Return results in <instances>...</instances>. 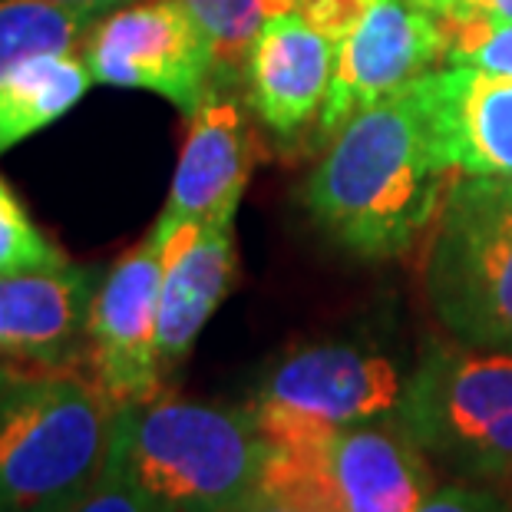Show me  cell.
Masks as SVG:
<instances>
[{"label":"cell","mask_w":512,"mask_h":512,"mask_svg":"<svg viewBox=\"0 0 512 512\" xmlns=\"http://www.w3.org/2000/svg\"><path fill=\"white\" fill-rule=\"evenodd\" d=\"M119 403L90 374L0 380V512H60L113 453Z\"/></svg>","instance_id":"cell-3"},{"label":"cell","mask_w":512,"mask_h":512,"mask_svg":"<svg viewBox=\"0 0 512 512\" xmlns=\"http://www.w3.org/2000/svg\"><path fill=\"white\" fill-rule=\"evenodd\" d=\"M450 27L420 0H370L357 27L341 40L321 136H334L364 106L403 90L446 63Z\"/></svg>","instance_id":"cell-10"},{"label":"cell","mask_w":512,"mask_h":512,"mask_svg":"<svg viewBox=\"0 0 512 512\" xmlns=\"http://www.w3.org/2000/svg\"><path fill=\"white\" fill-rule=\"evenodd\" d=\"M417 512H512L506 496L493 486H476V483H440L427 503Z\"/></svg>","instance_id":"cell-22"},{"label":"cell","mask_w":512,"mask_h":512,"mask_svg":"<svg viewBox=\"0 0 512 512\" xmlns=\"http://www.w3.org/2000/svg\"><path fill=\"white\" fill-rule=\"evenodd\" d=\"M423 294L443 334L512 351V179L453 176L423 258Z\"/></svg>","instance_id":"cell-5"},{"label":"cell","mask_w":512,"mask_h":512,"mask_svg":"<svg viewBox=\"0 0 512 512\" xmlns=\"http://www.w3.org/2000/svg\"><path fill=\"white\" fill-rule=\"evenodd\" d=\"M460 17H493L512 20V0H463ZM456 20V17H453Z\"/></svg>","instance_id":"cell-24"},{"label":"cell","mask_w":512,"mask_h":512,"mask_svg":"<svg viewBox=\"0 0 512 512\" xmlns=\"http://www.w3.org/2000/svg\"><path fill=\"white\" fill-rule=\"evenodd\" d=\"M70 512H176V509H169L162 499L152 496L146 486H139L133 473L123 466V460L110 453L100 476L70 506Z\"/></svg>","instance_id":"cell-21"},{"label":"cell","mask_w":512,"mask_h":512,"mask_svg":"<svg viewBox=\"0 0 512 512\" xmlns=\"http://www.w3.org/2000/svg\"><path fill=\"white\" fill-rule=\"evenodd\" d=\"M93 83L73 50H43L0 73V156L67 116Z\"/></svg>","instance_id":"cell-16"},{"label":"cell","mask_w":512,"mask_h":512,"mask_svg":"<svg viewBox=\"0 0 512 512\" xmlns=\"http://www.w3.org/2000/svg\"><path fill=\"white\" fill-rule=\"evenodd\" d=\"M238 512H308V509H301V506H294V503H285V499L268 496V493H261V489H258V493L248 499V503Z\"/></svg>","instance_id":"cell-25"},{"label":"cell","mask_w":512,"mask_h":512,"mask_svg":"<svg viewBox=\"0 0 512 512\" xmlns=\"http://www.w3.org/2000/svg\"><path fill=\"white\" fill-rule=\"evenodd\" d=\"M60 512H70V509H60Z\"/></svg>","instance_id":"cell-30"},{"label":"cell","mask_w":512,"mask_h":512,"mask_svg":"<svg viewBox=\"0 0 512 512\" xmlns=\"http://www.w3.org/2000/svg\"><path fill=\"white\" fill-rule=\"evenodd\" d=\"M397 420L440 476L499 489L512 476V351L430 337Z\"/></svg>","instance_id":"cell-4"},{"label":"cell","mask_w":512,"mask_h":512,"mask_svg":"<svg viewBox=\"0 0 512 512\" xmlns=\"http://www.w3.org/2000/svg\"><path fill=\"white\" fill-rule=\"evenodd\" d=\"M446 27H450V50H446L450 67L512 80V20L456 17L446 20Z\"/></svg>","instance_id":"cell-20"},{"label":"cell","mask_w":512,"mask_h":512,"mask_svg":"<svg viewBox=\"0 0 512 512\" xmlns=\"http://www.w3.org/2000/svg\"><path fill=\"white\" fill-rule=\"evenodd\" d=\"M103 14L50 0H0V73L43 50H80Z\"/></svg>","instance_id":"cell-17"},{"label":"cell","mask_w":512,"mask_h":512,"mask_svg":"<svg viewBox=\"0 0 512 512\" xmlns=\"http://www.w3.org/2000/svg\"><path fill=\"white\" fill-rule=\"evenodd\" d=\"M294 10H301L314 27H321L324 34L334 40H344L357 27V20L364 17L370 0H291Z\"/></svg>","instance_id":"cell-23"},{"label":"cell","mask_w":512,"mask_h":512,"mask_svg":"<svg viewBox=\"0 0 512 512\" xmlns=\"http://www.w3.org/2000/svg\"><path fill=\"white\" fill-rule=\"evenodd\" d=\"M50 4L90 7V10H100V14H110V10H116V7H126V4H136V0H50Z\"/></svg>","instance_id":"cell-26"},{"label":"cell","mask_w":512,"mask_h":512,"mask_svg":"<svg viewBox=\"0 0 512 512\" xmlns=\"http://www.w3.org/2000/svg\"><path fill=\"white\" fill-rule=\"evenodd\" d=\"M113 453L139 486L176 512H238L258 493L268 440L248 407L162 390L119 407Z\"/></svg>","instance_id":"cell-2"},{"label":"cell","mask_w":512,"mask_h":512,"mask_svg":"<svg viewBox=\"0 0 512 512\" xmlns=\"http://www.w3.org/2000/svg\"><path fill=\"white\" fill-rule=\"evenodd\" d=\"M420 4L430 7V10H437V14L446 17V20L460 17V10H463V0H420Z\"/></svg>","instance_id":"cell-27"},{"label":"cell","mask_w":512,"mask_h":512,"mask_svg":"<svg viewBox=\"0 0 512 512\" xmlns=\"http://www.w3.org/2000/svg\"><path fill=\"white\" fill-rule=\"evenodd\" d=\"M205 30L215 60L212 90H232L245 83L248 53H252L261 27L275 14L291 10V0H179Z\"/></svg>","instance_id":"cell-18"},{"label":"cell","mask_w":512,"mask_h":512,"mask_svg":"<svg viewBox=\"0 0 512 512\" xmlns=\"http://www.w3.org/2000/svg\"><path fill=\"white\" fill-rule=\"evenodd\" d=\"M162 245L156 235L106 268L90 314V377L119 407L166 390L159 364Z\"/></svg>","instance_id":"cell-9"},{"label":"cell","mask_w":512,"mask_h":512,"mask_svg":"<svg viewBox=\"0 0 512 512\" xmlns=\"http://www.w3.org/2000/svg\"><path fill=\"white\" fill-rule=\"evenodd\" d=\"M80 57L96 83L159 93L185 116L215 86L209 37L179 0H136L103 14Z\"/></svg>","instance_id":"cell-8"},{"label":"cell","mask_w":512,"mask_h":512,"mask_svg":"<svg viewBox=\"0 0 512 512\" xmlns=\"http://www.w3.org/2000/svg\"><path fill=\"white\" fill-rule=\"evenodd\" d=\"M67 252L34 222L4 176H0V278L67 265Z\"/></svg>","instance_id":"cell-19"},{"label":"cell","mask_w":512,"mask_h":512,"mask_svg":"<svg viewBox=\"0 0 512 512\" xmlns=\"http://www.w3.org/2000/svg\"><path fill=\"white\" fill-rule=\"evenodd\" d=\"M450 179L427 96L413 80L337 129L304 185V205L334 245L384 261L433 228Z\"/></svg>","instance_id":"cell-1"},{"label":"cell","mask_w":512,"mask_h":512,"mask_svg":"<svg viewBox=\"0 0 512 512\" xmlns=\"http://www.w3.org/2000/svg\"><path fill=\"white\" fill-rule=\"evenodd\" d=\"M255 166V133L232 90H212L189 116L166 209L156 222L225 225L235 222L238 202Z\"/></svg>","instance_id":"cell-13"},{"label":"cell","mask_w":512,"mask_h":512,"mask_svg":"<svg viewBox=\"0 0 512 512\" xmlns=\"http://www.w3.org/2000/svg\"><path fill=\"white\" fill-rule=\"evenodd\" d=\"M420 86L446 166L512 179V80L446 63L423 73Z\"/></svg>","instance_id":"cell-15"},{"label":"cell","mask_w":512,"mask_h":512,"mask_svg":"<svg viewBox=\"0 0 512 512\" xmlns=\"http://www.w3.org/2000/svg\"><path fill=\"white\" fill-rule=\"evenodd\" d=\"M103 275L67 261L0 278V354L30 374H90V314Z\"/></svg>","instance_id":"cell-11"},{"label":"cell","mask_w":512,"mask_h":512,"mask_svg":"<svg viewBox=\"0 0 512 512\" xmlns=\"http://www.w3.org/2000/svg\"><path fill=\"white\" fill-rule=\"evenodd\" d=\"M341 40L314 27L301 10L275 14L248 53L252 110L275 136H298L324 110L337 73Z\"/></svg>","instance_id":"cell-14"},{"label":"cell","mask_w":512,"mask_h":512,"mask_svg":"<svg viewBox=\"0 0 512 512\" xmlns=\"http://www.w3.org/2000/svg\"><path fill=\"white\" fill-rule=\"evenodd\" d=\"M24 374H30V370L17 367L14 361H7V357L0 354V380H14V377H24Z\"/></svg>","instance_id":"cell-28"},{"label":"cell","mask_w":512,"mask_h":512,"mask_svg":"<svg viewBox=\"0 0 512 512\" xmlns=\"http://www.w3.org/2000/svg\"><path fill=\"white\" fill-rule=\"evenodd\" d=\"M162 245L159 364L166 380L189 361L195 341L238 278L235 222H179L149 228Z\"/></svg>","instance_id":"cell-12"},{"label":"cell","mask_w":512,"mask_h":512,"mask_svg":"<svg viewBox=\"0 0 512 512\" xmlns=\"http://www.w3.org/2000/svg\"><path fill=\"white\" fill-rule=\"evenodd\" d=\"M499 493H503V496H506V503L512 506V476L506 479V483H503V486H499Z\"/></svg>","instance_id":"cell-29"},{"label":"cell","mask_w":512,"mask_h":512,"mask_svg":"<svg viewBox=\"0 0 512 512\" xmlns=\"http://www.w3.org/2000/svg\"><path fill=\"white\" fill-rule=\"evenodd\" d=\"M407 374L390 354L361 341L291 347L258 377L245 403L265 440L397 417Z\"/></svg>","instance_id":"cell-7"},{"label":"cell","mask_w":512,"mask_h":512,"mask_svg":"<svg viewBox=\"0 0 512 512\" xmlns=\"http://www.w3.org/2000/svg\"><path fill=\"white\" fill-rule=\"evenodd\" d=\"M258 489L308 512H417L440 473L387 417L268 440Z\"/></svg>","instance_id":"cell-6"}]
</instances>
